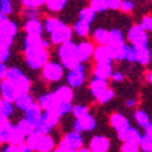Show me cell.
Returning <instances> with one entry per match:
<instances>
[{
    "label": "cell",
    "instance_id": "6da1fadb",
    "mask_svg": "<svg viewBox=\"0 0 152 152\" xmlns=\"http://www.w3.org/2000/svg\"><path fill=\"white\" fill-rule=\"evenodd\" d=\"M58 56L62 66L67 68V69H73L74 67H77L78 64L82 63L77 53V45L71 40L59 45Z\"/></svg>",
    "mask_w": 152,
    "mask_h": 152
},
{
    "label": "cell",
    "instance_id": "7a4b0ae2",
    "mask_svg": "<svg viewBox=\"0 0 152 152\" xmlns=\"http://www.w3.org/2000/svg\"><path fill=\"white\" fill-rule=\"evenodd\" d=\"M18 34V25L7 19V15L0 12V47H11L14 37Z\"/></svg>",
    "mask_w": 152,
    "mask_h": 152
},
{
    "label": "cell",
    "instance_id": "3957f363",
    "mask_svg": "<svg viewBox=\"0 0 152 152\" xmlns=\"http://www.w3.org/2000/svg\"><path fill=\"white\" fill-rule=\"evenodd\" d=\"M26 63L32 69H42L43 66L48 62L47 47L40 46L31 50H25Z\"/></svg>",
    "mask_w": 152,
    "mask_h": 152
},
{
    "label": "cell",
    "instance_id": "277c9868",
    "mask_svg": "<svg viewBox=\"0 0 152 152\" xmlns=\"http://www.w3.org/2000/svg\"><path fill=\"white\" fill-rule=\"evenodd\" d=\"M109 46L114 59L115 61H124L125 56H124V36L123 32L118 28H114L110 31V37H109V42L106 43Z\"/></svg>",
    "mask_w": 152,
    "mask_h": 152
},
{
    "label": "cell",
    "instance_id": "5b68a950",
    "mask_svg": "<svg viewBox=\"0 0 152 152\" xmlns=\"http://www.w3.org/2000/svg\"><path fill=\"white\" fill-rule=\"evenodd\" d=\"M62 116L58 113L57 109H52V110H45L42 114V118L40 119L39 124H37L36 130L41 132L42 135H46L50 132L51 129H53L59 121V118Z\"/></svg>",
    "mask_w": 152,
    "mask_h": 152
},
{
    "label": "cell",
    "instance_id": "8992f818",
    "mask_svg": "<svg viewBox=\"0 0 152 152\" xmlns=\"http://www.w3.org/2000/svg\"><path fill=\"white\" fill-rule=\"evenodd\" d=\"M127 40L136 50H140L143 47H147L148 43V36L147 31L142 27V25H134L127 34Z\"/></svg>",
    "mask_w": 152,
    "mask_h": 152
},
{
    "label": "cell",
    "instance_id": "52a82bcc",
    "mask_svg": "<svg viewBox=\"0 0 152 152\" xmlns=\"http://www.w3.org/2000/svg\"><path fill=\"white\" fill-rule=\"evenodd\" d=\"M6 78L10 79L12 83H15L16 87L20 89V92H28L30 88H31V82H30V79L18 67L9 68V72H7Z\"/></svg>",
    "mask_w": 152,
    "mask_h": 152
},
{
    "label": "cell",
    "instance_id": "ba28073f",
    "mask_svg": "<svg viewBox=\"0 0 152 152\" xmlns=\"http://www.w3.org/2000/svg\"><path fill=\"white\" fill-rule=\"evenodd\" d=\"M61 64L56 62H47L42 68L43 78L50 82H58L63 77V66H61Z\"/></svg>",
    "mask_w": 152,
    "mask_h": 152
},
{
    "label": "cell",
    "instance_id": "9c48e42d",
    "mask_svg": "<svg viewBox=\"0 0 152 152\" xmlns=\"http://www.w3.org/2000/svg\"><path fill=\"white\" fill-rule=\"evenodd\" d=\"M86 80V67L83 63L74 67L73 69H69V73L67 74V83L72 88L80 87Z\"/></svg>",
    "mask_w": 152,
    "mask_h": 152
},
{
    "label": "cell",
    "instance_id": "30bf717a",
    "mask_svg": "<svg viewBox=\"0 0 152 152\" xmlns=\"http://www.w3.org/2000/svg\"><path fill=\"white\" fill-rule=\"evenodd\" d=\"M0 92H1V98L6 100H10V102H14L16 100V98L20 95V89L16 87L15 83H12L10 79H1V83H0Z\"/></svg>",
    "mask_w": 152,
    "mask_h": 152
},
{
    "label": "cell",
    "instance_id": "8fae6325",
    "mask_svg": "<svg viewBox=\"0 0 152 152\" xmlns=\"http://www.w3.org/2000/svg\"><path fill=\"white\" fill-rule=\"evenodd\" d=\"M72 34L73 30L67 26V25H61L58 28H56L53 32H51V42L56 43V45H62L67 41H69L72 39Z\"/></svg>",
    "mask_w": 152,
    "mask_h": 152
},
{
    "label": "cell",
    "instance_id": "7c38bea8",
    "mask_svg": "<svg viewBox=\"0 0 152 152\" xmlns=\"http://www.w3.org/2000/svg\"><path fill=\"white\" fill-rule=\"evenodd\" d=\"M96 126V121L92 115H88L84 118H77L73 124L75 131L83 132V131H93Z\"/></svg>",
    "mask_w": 152,
    "mask_h": 152
},
{
    "label": "cell",
    "instance_id": "4fadbf2b",
    "mask_svg": "<svg viewBox=\"0 0 152 152\" xmlns=\"http://www.w3.org/2000/svg\"><path fill=\"white\" fill-rule=\"evenodd\" d=\"M94 59L96 63H113L114 56L108 45H99L94 50Z\"/></svg>",
    "mask_w": 152,
    "mask_h": 152
},
{
    "label": "cell",
    "instance_id": "5bb4252c",
    "mask_svg": "<svg viewBox=\"0 0 152 152\" xmlns=\"http://www.w3.org/2000/svg\"><path fill=\"white\" fill-rule=\"evenodd\" d=\"M89 148L92 152H106L110 148V141L104 136H94L90 140Z\"/></svg>",
    "mask_w": 152,
    "mask_h": 152
},
{
    "label": "cell",
    "instance_id": "9a60e30c",
    "mask_svg": "<svg viewBox=\"0 0 152 152\" xmlns=\"http://www.w3.org/2000/svg\"><path fill=\"white\" fill-rule=\"evenodd\" d=\"M94 47L93 45L88 42V41H84V42H80L77 45V53H78V57L80 59L82 63L87 62V61L90 59V57H92L94 55Z\"/></svg>",
    "mask_w": 152,
    "mask_h": 152
},
{
    "label": "cell",
    "instance_id": "2e32d148",
    "mask_svg": "<svg viewBox=\"0 0 152 152\" xmlns=\"http://www.w3.org/2000/svg\"><path fill=\"white\" fill-rule=\"evenodd\" d=\"M64 140L67 141L68 146L71 148V152L73 151H79L82 147H83V137L80 132L78 131H72V132H68L66 136H64Z\"/></svg>",
    "mask_w": 152,
    "mask_h": 152
},
{
    "label": "cell",
    "instance_id": "e0dca14e",
    "mask_svg": "<svg viewBox=\"0 0 152 152\" xmlns=\"http://www.w3.org/2000/svg\"><path fill=\"white\" fill-rule=\"evenodd\" d=\"M110 124L118 131V134L123 132L124 130H126V129L130 126L129 120L123 115V114H120V113H115V114H113V115L110 116Z\"/></svg>",
    "mask_w": 152,
    "mask_h": 152
},
{
    "label": "cell",
    "instance_id": "ac0fdd59",
    "mask_svg": "<svg viewBox=\"0 0 152 152\" xmlns=\"http://www.w3.org/2000/svg\"><path fill=\"white\" fill-rule=\"evenodd\" d=\"M39 103L42 106L43 110H52V109H56L57 108L59 100H58L56 93L53 92V93H46V94H43L40 98Z\"/></svg>",
    "mask_w": 152,
    "mask_h": 152
},
{
    "label": "cell",
    "instance_id": "d6986e66",
    "mask_svg": "<svg viewBox=\"0 0 152 152\" xmlns=\"http://www.w3.org/2000/svg\"><path fill=\"white\" fill-rule=\"evenodd\" d=\"M118 136L121 141H130L135 143H140V140H141V134L139 132L137 129H135L132 126H129L123 132H119Z\"/></svg>",
    "mask_w": 152,
    "mask_h": 152
},
{
    "label": "cell",
    "instance_id": "ffe728a7",
    "mask_svg": "<svg viewBox=\"0 0 152 152\" xmlns=\"http://www.w3.org/2000/svg\"><path fill=\"white\" fill-rule=\"evenodd\" d=\"M43 111L45 110L42 109V106L40 105V103H34L30 108H27L25 110V118L32 120L34 123L37 125L39 124V121H40V119L42 118Z\"/></svg>",
    "mask_w": 152,
    "mask_h": 152
},
{
    "label": "cell",
    "instance_id": "44dd1931",
    "mask_svg": "<svg viewBox=\"0 0 152 152\" xmlns=\"http://www.w3.org/2000/svg\"><path fill=\"white\" fill-rule=\"evenodd\" d=\"M113 75V66L111 63H96L94 67V77L102 79H109Z\"/></svg>",
    "mask_w": 152,
    "mask_h": 152
},
{
    "label": "cell",
    "instance_id": "7402d4cb",
    "mask_svg": "<svg viewBox=\"0 0 152 152\" xmlns=\"http://www.w3.org/2000/svg\"><path fill=\"white\" fill-rule=\"evenodd\" d=\"M14 125L7 118H0V140L1 142H9Z\"/></svg>",
    "mask_w": 152,
    "mask_h": 152
},
{
    "label": "cell",
    "instance_id": "603a6c76",
    "mask_svg": "<svg viewBox=\"0 0 152 152\" xmlns=\"http://www.w3.org/2000/svg\"><path fill=\"white\" fill-rule=\"evenodd\" d=\"M34 99H32V96L30 95L28 92H22L20 93V95L16 98V100H15V106H16L18 109L22 110V111H25L27 108H30L32 104H34Z\"/></svg>",
    "mask_w": 152,
    "mask_h": 152
},
{
    "label": "cell",
    "instance_id": "cb8c5ba5",
    "mask_svg": "<svg viewBox=\"0 0 152 152\" xmlns=\"http://www.w3.org/2000/svg\"><path fill=\"white\" fill-rule=\"evenodd\" d=\"M25 31L28 35H39L42 36L43 32V25L39 19H32V20H27L25 24Z\"/></svg>",
    "mask_w": 152,
    "mask_h": 152
},
{
    "label": "cell",
    "instance_id": "d4e9b609",
    "mask_svg": "<svg viewBox=\"0 0 152 152\" xmlns=\"http://www.w3.org/2000/svg\"><path fill=\"white\" fill-rule=\"evenodd\" d=\"M89 88H90V92H92V94H93L95 98H98L106 88H109V87H108V83H106L105 79L94 77V79L90 82Z\"/></svg>",
    "mask_w": 152,
    "mask_h": 152
},
{
    "label": "cell",
    "instance_id": "484cf974",
    "mask_svg": "<svg viewBox=\"0 0 152 152\" xmlns=\"http://www.w3.org/2000/svg\"><path fill=\"white\" fill-rule=\"evenodd\" d=\"M55 93L59 102H72L73 99V88L69 84L59 87Z\"/></svg>",
    "mask_w": 152,
    "mask_h": 152
},
{
    "label": "cell",
    "instance_id": "4316f807",
    "mask_svg": "<svg viewBox=\"0 0 152 152\" xmlns=\"http://www.w3.org/2000/svg\"><path fill=\"white\" fill-rule=\"evenodd\" d=\"M26 134L22 129L19 126V125H15L12 131H11V135H10V139H9V142L7 143H12V145H19V143L24 142L25 137H26Z\"/></svg>",
    "mask_w": 152,
    "mask_h": 152
},
{
    "label": "cell",
    "instance_id": "83f0119b",
    "mask_svg": "<svg viewBox=\"0 0 152 152\" xmlns=\"http://www.w3.org/2000/svg\"><path fill=\"white\" fill-rule=\"evenodd\" d=\"M42 134L39 132V131H34L31 134H28L26 136V143L28 145V147L31 148L32 151H37V148H39V145L41 142V139H42Z\"/></svg>",
    "mask_w": 152,
    "mask_h": 152
},
{
    "label": "cell",
    "instance_id": "f1b7e54d",
    "mask_svg": "<svg viewBox=\"0 0 152 152\" xmlns=\"http://www.w3.org/2000/svg\"><path fill=\"white\" fill-rule=\"evenodd\" d=\"M89 25H90L89 22H87V21H84V20L79 19V20L74 24V26H73V31L77 34L78 36H80V37H86V36L89 34V30H90Z\"/></svg>",
    "mask_w": 152,
    "mask_h": 152
},
{
    "label": "cell",
    "instance_id": "f546056e",
    "mask_svg": "<svg viewBox=\"0 0 152 152\" xmlns=\"http://www.w3.org/2000/svg\"><path fill=\"white\" fill-rule=\"evenodd\" d=\"M14 113V102L1 98L0 100V118H9Z\"/></svg>",
    "mask_w": 152,
    "mask_h": 152
},
{
    "label": "cell",
    "instance_id": "4dcf8cb0",
    "mask_svg": "<svg viewBox=\"0 0 152 152\" xmlns=\"http://www.w3.org/2000/svg\"><path fill=\"white\" fill-rule=\"evenodd\" d=\"M53 147H55V141H53V139L48 134H46V135L42 136L37 151H40V152H50V151L53 150Z\"/></svg>",
    "mask_w": 152,
    "mask_h": 152
},
{
    "label": "cell",
    "instance_id": "1f68e13d",
    "mask_svg": "<svg viewBox=\"0 0 152 152\" xmlns=\"http://www.w3.org/2000/svg\"><path fill=\"white\" fill-rule=\"evenodd\" d=\"M110 37V31L105 28H96L94 31V40L99 45H106L109 42Z\"/></svg>",
    "mask_w": 152,
    "mask_h": 152
},
{
    "label": "cell",
    "instance_id": "d6a6232c",
    "mask_svg": "<svg viewBox=\"0 0 152 152\" xmlns=\"http://www.w3.org/2000/svg\"><path fill=\"white\" fill-rule=\"evenodd\" d=\"M124 56L125 59L129 62H137V50H136L132 45H124Z\"/></svg>",
    "mask_w": 152,
    "mask_h": 152
},
{
    "label": "cell",
    "instance_id": "836d02e7",
    "mask_svg": "<svg viewBox=\"0 0 152 152\" xmlns=\"http://www.w3.org/2000/svg\"><path fill=\"white\" fill-rule=\"evenodd\" d=\"M150 61H151V51L148 50V47L137 50V63H140L141 66H146L150 63Z\"/></svg>",
    "mask_w": 152,
    "mask_h": 152
},
{
    "label": "cell",
    "instance_id": "e575fe53",
    "mask_svg": "<svg viewBox=\"0 0 152 152\" xmlns=\"http://www.w3.org/2000/svg\"><path fill=\"white\" fill-rule=\"evenodd\" d=\"M18 125L22 129V130L25 131L26 135H28V134H31V132L36 131V129H37V125L34 123L32 120H30V119H27V118L21 119L19 123H18Z\"/></svg>",
    "mask_w": 152,
    "mask_h": 152
},
{
    "label": "cell",
    "instance_id": "d590c367",
    "mask_svg": "<svg viewBox=\"0 0 152 152\" xmlns=\"http://www.w3.org/2000/svg\"><path fill=\"white\" fill-rule=\"evenodd\" d=\"M95 14L96 11L93 9L92 6H89V7H84V9H82L80 12H79V19L82 20H84L87 22H93L94 19H95Z\"/></svg>",
    "mask_w": 152,
    "mask_h": 152
},
{
    "label": "cell",
    "instance_id": "8d00e7d4",
    "mask_svg": "<svg viewBox=\"0 0 152 152\" xmlns=\"http://www.w3.org/2000/svg\"><path fill=\"white\" fill-rule=\"evenodd\" d=\"M135 120L137 121V124L141 126V127H145L147 126L151 121H150V116L147 115L146 111L143 110H137L135 113Z\"/></svg>",
    "mask_w": 152,
    "mask_h": 152
},
{
    "label": "cell",
    "instance_id": "74e56055",
    "mask_svg": "<svg viewBox=\"0 0 152 152\" xmlns=\"http://www.w3.org/2000/svg\"><path fill=\"white\" fill-rule=\"evenodd\" d=\"M61 25H63V22L61 21L59 19L57 18H50L46 20V22H45V28H46V31L48 34L53 32L56 28H58Z\"/></svg>",
    "mask_w": 152,
    "mask_h": 152
},
{
    "label": "cell",
    "instance_id": "f35d334b",
    "mask_svg": "<svg viewBox=\"0 0 152 152\" xmlns=\"http://www.w3.org/2000/svg\"><path fill=\"white\" fill-rule=\"evenodd\" d=\"M67 0H47L46 5L52 11H61L66 6Z\"/></svg>",
    "mask_w": 152,
    "mask_h": 152
},
{
    "label": "cell",
    "instance_id": "ab89813d",
    "mask_svg": "<svg viewBox=\"0 0 152 152\" xmlns=\"http://www.w3.org/2000/svg\"><path fill=\"white\" fill-rule=\"evenodd\" d=\"M96 12H103L109 9L108 0H90V5Z\"/></svg>",
    "mask_w": 152,
    "mask_h": 152
},
{
    "label": "cell",
    "instance_id": "60d3db41",
    "mask_svg": "<svg viewBox=\"0 0 152 152\" xmlns=\"http://www.w3.org/2000/svg\"><path fill=\"white\" fill-rule=\"evenodd\" d=\"M140 148H142V151L146 152H152V137L148 135H142L141 140H140Z\"/></svg>",
    "mask_w": 152,
    "mask_h": 152
},
{
    "label": "cell",
    "instance_id": "b9f144b4",
    "mask_svg": "<svg viewBox=\"0 0 152 152\" xmlns=\"http://www.w3.org/2000/svg\"><path fill=\"white\" fill-rule=\"evenodd\" d=\"M56 109L58 110V113L61 114V115L63 116V115H66V114L71 113L73 110V105H72L71 102H59Z\"/></svg>",
    "mask_w": 152,
    "mask_h": 152
},
{
    "label": "cell",
    "instance_id": "7bdbcfd3",
    "mask_svg": "<svg viewBox=\"0 0 152 152\" xmlns=\"http://www.w3.org/2000/svg\"><path fill=\"white\" fill-rule=\"evenodd\" d=\"M114 95H115V93H114V90L113 89H109V88H106L104 92L96 98L98 100H99L102 104H105V103H108V102H110L113 98H114Z\"/></svg>",
    "mask_w": 152,
    "mask_h": 152
},
{
    "label": "cell",
    "instance_id": "ee69618b",
    "mask_svg": "<svg viewBox=\"0 0 152 152\" xmlns=\"http://www.w3.org/2000/svg\"><path fill=\"white\" fill-rule=\"evenodd\" d=\"M120 150L123 152H137L140 150V145L135 142H130V141H124Z\"/></svg>",
    "mask_w": 152,
    "mask_h": 152
},
{
    "label": "cell",
    "instance_id": "f6af8a7d",
    "mask_svg": "<svg viewBox=\"0 0 152 152\" xmlns=\"http://www.w3.org/2000/svg\"><path fill=\"white\" fill-rule=\"evenodd\" d=\"M72 113H73L74 118H84L89 114L88 113V108L84 106V105H74Z\"/></svg>",
    "mask_w": 152,
    "mask_h": 152
},
{
    "label": "cell",
    "instance_id": "bcb514c9",
    "mask_svg": "<svg viewBox=\"0 0 152 152\" xmlns=\"http://www.w3.org/2000/svg\"><path fill=\"white\" fill-rule=\"evenodd\" d=\"M0 12L6 15L12 12V4L10 0H0Z\"/></svg>",
    "mask_w": 152,
    "mask_h": 152
},
{
    "label": "cell",
    "instance_id": "7dc6e473",
    "mask_svg": "<svg viewBox=\"0 0 152 152\" xmlns=\"http://www.w3.org/2000/svg\"><path fill=\"white\" fill-rule=\"evenodd\" d=\"M37 7H32V6H28L24 10V16L27 20H32V19H37L39 18V11L36 10Z\"/></svg>",
    "mask_w": 152,
    "mask_h": 152
},
{
    "label": "cell",
    "instance_id": "c3c4849f",
    "mask_svg": "<svg viewBox=\"0 0 152 152\" xmlns=\"http://www.w3.org/2000/svg\"><path fill=\"white\" fill-rule=\"evenodd\" d=\"M135 7V4L131 0H123V4H121V10L124 12H131Z\"/></svg>",
    "mask_w": 152,
    "mask_h": 152
},
{
    "label": "cell",
    "instance_id": "681fc988",
    "mask_svg": "<svg viewBox=\"0 0 152 152\" xmlns=\"http://www.w3.org/2000/svg\"><path fill=\"white\" fill-rule=\"evenodd\" d=\"M141 25H142L143 28L146 30V31H152V16H150V15H146V16L142 19Z\"/></svg>",
    "mask_w": 152,
    "mask_h": 152
},
{
    "label": "cell",
    "instance_id": "f907efd6",
    "mask_svg": "<svg viewBox=\"0 0 152 152\" xmlns=\"http://www.w3.org/2000/svg\"><path fill=\"white\" fill-rule=\"evenodd\" d=\"M10 57V48L9 47H0V61L5 62Z\"/></svg>",
    "mask_w": 152,
    "mask_h": 152
},
{
    "label": "cell",
    "instance_id": "816d5d0a",
    "mask_svg": "<svg viewBox=\"0 0 152 152\" xmlns=\"http://www.w3.org/2000/svg\"><path fill=\"white\" fill-rule=\"evenodd\" d=\"M121 4H123V0H108V6L111 10L121 9Z\"/></svg>",
    "mask_w": 152,
    "mask_h": 152
},
{
    "label": "cell",
    "instance_id": "f5cc1de1",
    "mask_svg": "<svg viewBox=\"0 0 152 152\" xmlns=\"http://www.w3.org/2000/svg\"><path fill=\"white\" fill-rule=\"evenodd\" d=\"M7 72H9V68L6 67L5 62H1L0 63V78L5 79L7 77Z\"/></svg>",
    "mask_w": 152,
    "mask_h": 152
},
{
    "label": "cell",
    "instance_id": "db71d44e",
    "mask_svg": "<svg viewBox=\"0 0 152 152\" xmlns=\"http://www.w3.org/2000/svg\"><path fill=\"white\" fill-rule=\"evenodd\" d=\"M31 151L32 150L28 147L26 141L25 142H21V143H19V145H18V152H31Z\"/></svg>",
    "mask_w": 152,
    "mask_h": 152
},
{
    "label": "cell",
    "instance_id": "11a10c76",
    "mask_svg": "<svg viewBox=\"0 0 152 152\" xmlns=\"http://www.w3.org/2000/svg\"><path fill=\"white\" fill-rule=\"evenodd\" d=\"M111 79H113L114 82H121V80L124 79V74H123V72H113Z\"/></svg>",
    "mask_w": 152,
    "mask_h": 152
},
{
    "label": "cell",
    "instance_id": "9f6ffc18",
    "mask_svg": "<svg viewBox=\"0 0 152 152\" xmlns=\"http://www.w3.org/2000/svg\"><path fill=\"white\" fill-rule=\"evenodd\" d=\"M5 152H18V145H12V143H9L5 148H3Z\"/></svg>",
    "mask_w": 152,
    "mask_h": 152
},
{
    "label": "cell",
    "instance_id": "6f0895ef",
    "mask_svg": "<svg viewBox=\"0 0 152 152\" xmlns=\"http://www.w3.org/2000/svg\"><path fill=\"white\" fill-rule=\"evenodd\" d=\"M47 0H32V7H40L43 4H46Z\"/></svg>",
    "mask_w": 152,
    "mask_h": 152
},
{
    "label": "cell",
    "instance_id": "680465c9",
    "mask_svg": "<svg viewBox=\"0 0 152 152\" xmlns=\"http://www.w3.org/2000/svg\"><path fill=\"white\" fill-rule=\"evenodd\" d=\"M143 129H145V134H146V135H148V136H151V137H152V124L150 123L147 126H145Z\"/></svg>",
    "mask_w": 152,
    "mask_h": 152
},
{
    "label": "cell",
    "instance_id": "91938a15",
    "mask_svg": "<svg viewBox=\"0 0 152 152\" xmlns=\"http://www.w3.org/2000/svg\"><path fill=\"white\" fill-rule=\"evenodd\" d=\"M21 4L24 5L25 7H28V6H32V0H21Z\"/></svg>",
    "mask_w": 152,
    "mask_h": 152
},
{
    "label": "cell",
    "instance_id": "94428289",
    "mask_svg": "<svg viewBox=\"0 0 152 152\" xmlns=\"http://www.w3.org/2000/svg\"><path fill=\"white\" fill-rule=\"evenodd\" d=\"M126 105H127V106H134V105H135V100H134V99H129V100L126 102Z\"/></svg>",
    "mask_w": 152,
    "mask_h": 152
},
{
    "label": "cell",
    "instance_id": "6125c7cd",
    "mask_svg": "<svg viewBox=\"0 0 152 152\" xmlns=\"http://www.w3.org/2000/svg\"><path fill=\"white\" fill-rule=\"evenodd\" d=\"M80 152H88V151H90V148H86V147H82L80 150H79Z\"/></svg>",
    "mask_w": 152,
    "mask_h": 152
},
{
    "label": "cell",
    "instance_id": "be15d7a7",
    "mask_svg": "<svg viewBox=\"0 0 152 152\" xmlns=\"http://www.w3.org/2000/svg\"><path fill=\"white\" fill-rule=\"evenodd\" d=\"M148 80H150V83L152 84V72H150V73H148Z\"/></svg>",
    "mask_w": 152,
    "mask_h": 152
}]
</instances>
